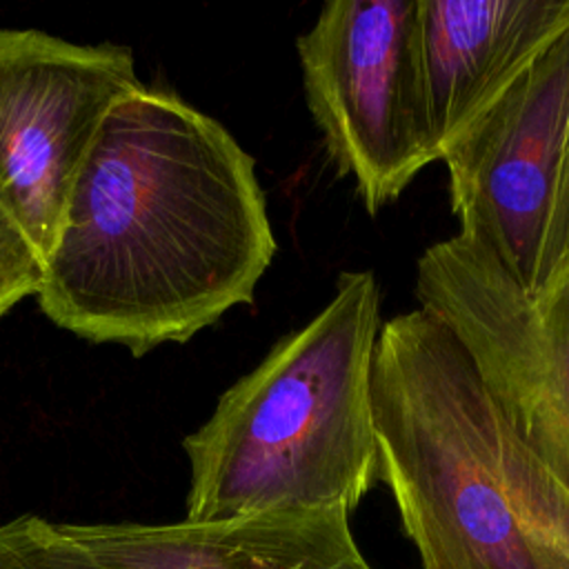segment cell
<instances>
[{"instance_id": "obj_6", "label": "cell", "mask_w": 569, "mask_h": 569, "mask_svg": "<svg viewBox=\"0 0 569 569\" xmlns=\"http://www.w3.org/2000/svg\"><path fill=\"white\" fill-rule=\"evenodd\" d=\"M416 296L453 331L507 427L569 491V269L531 298L456 233L418 258Z\"/></svg>"}, {"instance_id": "obj_8", "label": "cell", "mask_w": 569, "mask_h": 569, "mask_svg": "<svg viewBox=\"0 0 569 569\" xmlns=\"http://www.w3.org/2000/svg\"><path fill=\"white\" fill-rule=\"evenodd\" d=\"M349 509H278L216 522L56 525L93 569H373Z\"/></svg>"}, {"instance_id": "obj_9", "label": "cell", "mask_w": 569, "mask_h": 569, "mask_svg": "<svg viewBox=\"0 0 569 569\" xmlns=\"http://www.w3.org/2000/svg\"><path fill=\"white\" fill-rule=\"evenodd\" d=\"M565 31L569 0H418L425 107L438 160Z\"/></svg>"}, {"instance_id": "obj_10", "label": "cell", "mask_w": 569, "mask_h": 569, "mask_svg": "<svg viewBox=\"0 0 569 569\" xmlns=\"http://www.w3.org/2000/svg\"><path fill=\"white\" fill-rule=\"evenodd\" d=\"M500 469L518 529L536 567L569 569V491L507 422L500 433Z\"/></svg>"}, {"instance_id": "obj_11", "label": "cell", "mask_w": 569, "mask_h": 569, "mask_svg": "<svg viewBox=\"0 0 569 569\" xmlns=\"http://www.w3.org/2000/svg\"><path fill=\"white\" fill-rule=\"evenodd\" d=\"M0 569H93L71 551L53 522L20 516L0 525Z\"/></svg>"}, {"instance_id": "obj_5", "label": "cell", "mask_w": 569, "mask_h": 569, "mask_svg": "<svg viewBox=\"0 0 569 569\" xmlns=\"http://www.w3.org/2000/svg\"><path fill=\"white\" fill-rule=\"evenodd\" d=\"M296 51L325 151L376 216L438 160L425 107L418 0L325 2Z\"/></svg>"}, {"instance_id": "obj_3", "label": "cell", "mask_w": 569, "mask_h": 569, "mask_svg": "<svg viewBox=\"0 0 569 569\" xmlns=\"http://www.w3.org/2000/svg\"><path fill=\"white\" fill-rule=\"evenodd\" d=\"M371 400L380 480L422 569H538L502 480L505 420L440 318L382 322Z\"/></svg>"}, {"instance_id": "obj_7", "label": "cell", "mask_w": 569, "mask_h": 569, "mask_svg": "<svg viewBox=\"0 0 569 569\" xmlns=\"http://www.w3.org/2000/svg\"><path fill=\"white\" fill-rule=\"evenodd\" d=\"M140 84L129 47L0 29V211L40 260L102 120Z\"/></svg>"}, {"instance_id": "obj_2", "label": "cell", "mask_w": 569, "mask_h": 569, "mask_svg": "<svg viewBox=\"0 0 569 569\" xmlns=\"http://www.w3.org/2000/svg\"><path fill=\"white\" fill-rule=\"evenodd\" d=\"M380 327L373 271H342L331 300L282 336L184 438V520L353 511L380 480L371 400Z\"/></svg>"}, {"instance_id": "obj_12", "label": "cell", "mask_w": 569, "mask_h": 569, "mask_svg": "<svg viewBox=\"0 0 569 569\" xmlns=\"http://www.w3.org/2000/svg\"><path fill=\"white\" fill-rule=\"evenodd\" d=\"M40 278V256L0 211V318L27 296H36Z\"/></svg>"}, {"instance_id": "obj_4", "label": "cell", "mask_w": 569, "mask_h": 569, "mask_svg": "<svg viewBox=\"0 0 569 569\" xmlns=\"http://www.w3.org/2000/svg\"><path fill=\"white\" fill-rule=\"evenodd\" d=\"M460 236L527 293L569 269V31L440 158Z\"/></svg>"}, {"instance_id": "obj_1", "label": "cell", "mask_w": 569, "mask_h": 569, "mask_svg": "<svg viewBox=\"0 0 569 569\" xmlns=\"http://www.w3.org/2000/svg\"><path fill=\"white\" fill-rule=\"evenodd\" d=\"M276 249L253 156L216 118L140 84L82 158L36 298L53 325L142 356L253 302Z\"/></svg>"}]
</instances>
